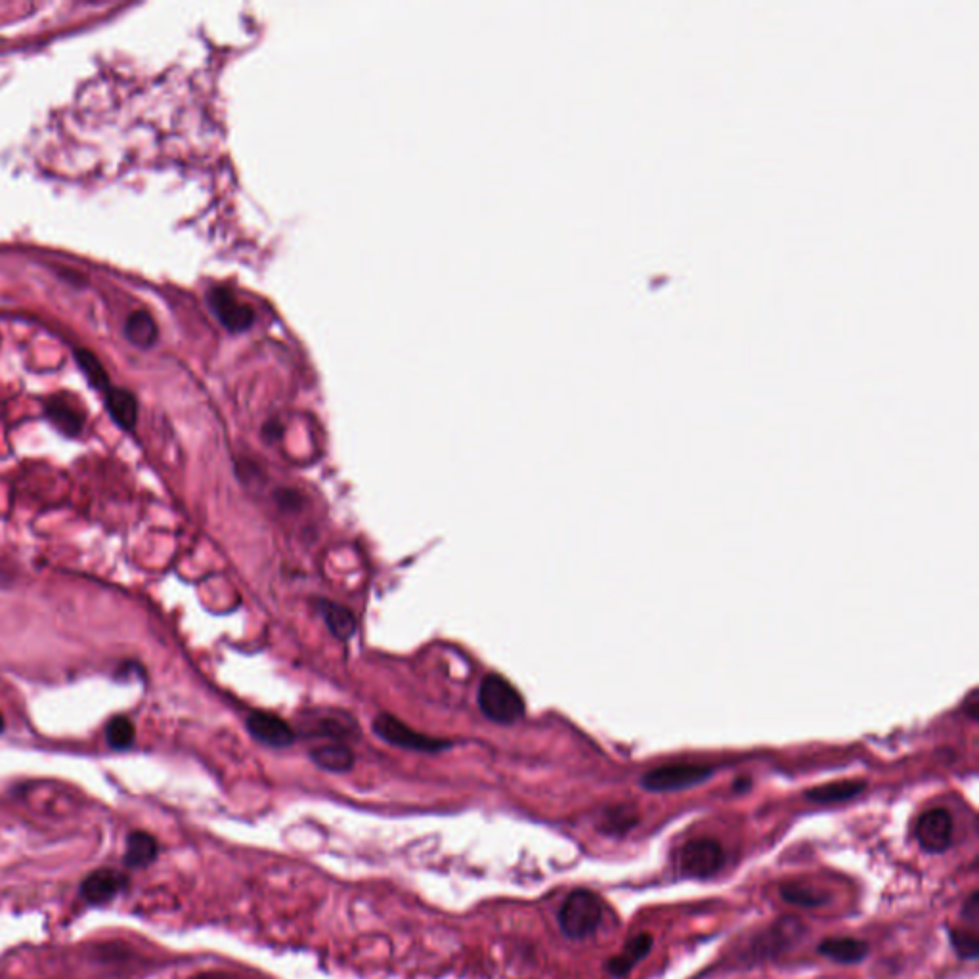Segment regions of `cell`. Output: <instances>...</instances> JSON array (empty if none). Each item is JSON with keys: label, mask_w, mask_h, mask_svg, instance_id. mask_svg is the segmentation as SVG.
I'll list each match as a JSON object with an SVG mask.
<instances>
[{"label": "cell", "mask_w": 979, "mask_h": 979, "mask_svg": "<svg viewBox=\"0 0 979 979\" xmlns=\"http://www.w3.org/2000/svg\"><path fill=\"white\" fill-rule=\"evenodd\" d=\"M480 712L501 725H511L524 716L523 697L503 675L488 674L479 687Z\"/></svg>", "instance_id": "6da1fadb"}, {"label": "cell", "mask_w": 979, "mask_h": 979, "mask_svg": "<svg viewBox=\"0 0 979 979\" xmlns=\"http://www.w3.org/2000/svg\"><path fill=\"white\" fill-rule=\"evenodd\" d=\"M603 920V903L589 890H574L559 911V926L568 939H586L597 932Z\"/></svg>", "instance_id": "7a4b0ae2"}, {"label": "cell", "mask_w": 979, "mask_h": 979, "mask_svg": "<svg viewBox=\"0 0 979 979\" xmlns=\"http://www.w3.org/2000/svg\"><path fill=\"white\" fill-rule=\"evenodd\" d=\"M714 775V767L704 763H670L651 769L641 786L649 792H677L706 783Z\"/></svg>", "instance_id": "3957f363"}, {"label": "cell", "mask_w": 979, "mask_h": 979, "mask_svg": "<svg viewBox=\"0 0 979 979\" xmlns=\"http://www.w3.org/2000/svg\"><path fill=\"white\" fill-rule=\"evenodd\" d=\"M373 731L392 746L404 748V750H414V752H425V754H435L442 752L452 746L450 740L435 739L423 733H417L410 725L404 721L394 718L391 714H379L373 721Z\"/></svg>", "instance_id": "277c9868"}, {"label": "cell", "mask_w": 979, "mask_h": 979, "mask_svg": "<svg viewBox=\"0 0 979 979\" xmlns=\"http://www.w3.org/2000/svg\"><path fill=\"white\" fill-rule=\"evenodd\" d=\"M725 865V851L714 838H697L679 851V871L683 876L706 880L716 876Z\"/></svg>", "instance_id": "5b68a950"}, {"label": "cell", "mask_w": 979, "mask_h": 979, "mask_svg": "<svg viewBox=\"0 0 979 979\" xmlns=\"http://www.w3.org/2000/svg\"><path fill=\"white\" fill-rule=\"evenodd\" d=\"M918 846L926 853H943L953 842V817L947 809L936 807L924 811L914 827Z\"/></svg>", "instance_id": "8992f818"}, {"label": "cell", "mask_w": 979, "mask_h": 979, "mask_svg": "<svg viewBox=\"0 0 979 979\" xmlns=\"http://www.w3.org/2000/svg\"><path fill=\"white\" fill-rule=\"evenodd\" d=\"M209 305L217 314L220 324L234 333L245 331L255 320L253 308L241 303L240 299L226 287H215L209 291Z\"/></svg>", "instance_id": "52a82bcc"}, {"label": "cell", "mask_w": 979, "mask_h": 979, "mask_svg": "<svg viewBox=\"0 0 979 979\" xmlns=\"http://www.w3.org/2000/svg\"><path fill=\"white\" fill-rule=\"evenodd\" d=\"M129 886V878L115 869L90 872L81 884V897L88 905H106Z\"/></svg>", "instance_id": "ba28073f"}, {"label": "cell", "mask_w": 979, "mask_h": 979, "mask_svg": "<svg viewBox=\"0 0 979 979\" xmlns=\"http://www.w3.org/2000/svg\"><path fill=\"white\" fill-rule=\"evenodd\" d=\"M245 723H247V731L251 733L253 739L259 740L262 744H268L272 748L291 746L297 739L293 727L276 714L253 712Z\"/></svg>", "instance_id": "9c48e42d"}, {"label": "cell", "mask_w": 979, "mask_h": 979, "mask_svg": "<svg viewBox=\"0 0 979 979\" xmlns=\"http://www.w3.org/2000/svg\"><path fill=\"white\" fill-rule=\"evenodd\" d=\"M44 415L62 435L69 438L81 435L87 423V415L83 412V408L66 396L50 398L44 406Z\"/></svg>", "instance_id": "30bf717a"}, {"label": "cell", "mask_w": 979, "mask_h": 979, "mask_svg": "<svg viewBox=\"0 0 979 979\" xmlns=\"http://www.w3.org/2000/svg\"><path fill=\"white\" fill-rule=\"evenodd\" d=\"M819 955L830 958L836 964H859L869 957L871 947L867 941L857 937H828L817 947Z\"/></svg>", "instance_id": "8fae6325"}, {"label": "cell", "mask_w": 979, "mask_h": 979, "mask_svg": "<svg viewBox=\"0 0 979 979\" xmlns=\"http://www.w3.org/2000/svg\"><path fill=\"white\" fill-rule=\"evenodd\" d=\"M654 939L651 934L643 932L630 939L624 947V951L618 957L610 958L607 962V972L612 978L622 979L630 976L631 970L635 968L637 962H641L653 949Z\"/></svg>", "instance_id": "7c38bea8"}, {"label": "cell", "mask_w": 979, "mask_h": 979, "mask_svg": "<svg viewBox=\"0 0 979 979\" xmlns=\"http://www.w3.org/2000/svg\"><path fill=\"white\" fill-rule=\"evenodd\" d=\"M805 928L798 922L794 920L792 916H788L783 922L775 924L769 932H765V936L760 939L762 943L756 945V953H760V957H771V955H779L786 951V947H790L794 941L798 943L800 936L804 934Z\"/></svg>", "instance_id": "4fadbf2b"}, {"label": "cell", "mask_w": 979, "mask_h": 979, "mask_svg": "<svg viewBox=\"0 0 979 979\" xmlns=\"http://www.w3.org/2000/svg\"><path fill=\"white\" fill-rule=\"evenodd\" d=\"M106 410L119 429L127 433L134 431L138 421V402L131 391L109 387V391L106 392Z\"/></svg>", "instance_id": "5bb4252c"}, {"label": "cell", "mask_w": 979, "mask_h": 979, "mask_svg": "<svg viewBox=\"0 0 979 979\" xmlns=\"http://www.w3.org/2000/svg\"><path fill=\"white\" fill-rule=\"evenodd\" d=\"M159 846L152 834L134 830L127 836V848H125V865L131 869H144L152 865L157 859Z\"/></svg>", "instance_id": "9a60e30c"}, {"label": "cell", "mask_w": 979, "mask_h": 979, "mask_svg": "<svg viewBox=\"0 0 979 979\" xmlns=\"http://www.w3.org/2000/svg\"><path fill=\"white\" fill-rule=\"evenodd\" d=\"M312 762L331 773H345L354 765V754L345 742H329L312 750Z\"/></svg>", "instance_id": "2e32d148"}, {"label": "cell", "mask_w": 979, "mask_h": 979, "mask_svg": "<svg viewBox=\"0 0 979 979\" xmlns=\"http://www.w3.org/2000/svg\"><path fill=\"white\" fill-rule=\"evenodd\" d=\"M318 610H320L327 628L337 639H350L358 628L354 614L339 603L322 599V601H318Z\"/></svg>", "instance_id": "e0dca14e"}, {"label": "cell", "mask_w": 979, "mask_h": 979, "mask_svg": "<svg viewBox=\"0 0 979 979\" xmlns=\"http://www.w3.org/2000/svg\"><path fill=\"white\" fill-rule=\"evenodd\" d=\"M865 790L863 781H838V783L823 784L805 792V798L815 804H838L859 796Z\"/></svg>", "instance_id": "ac0fdd59"}, {"label": "cell", "mask_w": 979, "mask_h": 979, "mask_svg": "<svg viewBox=\"0 0 979 979\" xmlns=\"http://www.w3.org/2000/svg\"><path fill=\"white\" fill-rule=\"evenodd\" d=\"M157 324L146 310H136L125 322V335L132 345L140 349H150L157 341Z\"/></svg>", "instance_id": "d6986e66"}, {"label": "cell", "mask_w": 979, "mask_h": 979, "mask_svg": "<svg viewBox=\"0 0 979 979\" xmlns=\"http://www.w3.org/2000/svg\"><path fill=\"white\" fill-rule=\"evenodd\" d=\"M75 362L87 377L88 385L96 391H109V375L94 352L87 349L75 350Z\"/></svg>", "instance_id": "ffe728a7"}, {"label": "cell", "mask_w": 979, "mask_h": 979, "mask_svg": "<svg viewBox=\"0 0 979 979\" xmlns=\"http://www.w3.org/2000/svg\"><path fill=\"white\" fill-rule=\"evenodd\" d=\"M781 897L786 903L805 907V909L825 907L832 899L830 893L821 892L819 888H809V886H784L781 890Z\"/></svg>", "instance_id": "44dd1931"}, {"label": "cell", "mask_w": 979, "mask_h": 979, "mask_svg": "<svg viewBox=\"0 0 979 979\" xmlns=\"http://www.w3.org/2000/svg\"><path fill=\"white\" fill-rule=\"evenodd\" d=\"M106 740L111 750H129L136 740L134 723L127 716H113L106 725Z\"/></svg>", "instance_id": "7402d4cb"}, {"label": "cell", "mask_w": 979, "mask_h": 979, "mask_svg": "<svg viewBox=\"0 0 979 979\" xmlns=\"http://www.w3.org/2000/svg\"><path fill=\"white\" fill-rule=\"evenodd\" d=\"M949 939H951V945H953L958 957L964 958V960H974V958L979 957L978 934L958 930V928H949Z\"/></svg>", "instance_id": "603a6c76"}, {"label": "cell", "mask_w": 979, "mask_h": 979, "mask_svg": "<svg viewBox=\"0 0 979 979\" xmlns=\"http://www.w3.org/2000/svg\"><path fill=\"white\" fill-rule=\"evenodd\" d=\"M635 825H637V819L631 817L630 811L620 809V807H614V809H610L609 813H607V819L601 825V830L605 834H610V836H620V834L631 830Z\"/></svg>", "instance_id": "cb8c5ba5"}, {"label": "cell", "mask_w": 979, "mask_h": 979, "mask_svg": "<svg viewBox=\"0 0 979 979\" xmlns=\"http://www.w3.org/2000/svg\"><path fill=\"white\" fill-rule=\"evenodd\" d=\"M960 916H962V918H964V920H966V922H968V924H970L972 928H978L979 926V893L978 892H974L972 893V895H970V897H968V901H966V903H964V907H962V913H960Z\"/></svg>", "instance_id": "d4e9b609"}, {"label": "cell", "mask_w": 979, "mask_h": 979, "mask_svg": "<svg viewBox=\"0 0 979 979\" xmlns=\"http://www.w3.org/2000/svg\"><path fill=\"white\" fill-rule=\"evenodd\" d=\"M276 501L280 503L282 509H299L303 503V498L295 490H280V492H276Z\"/></svg>", "instance_id": "484cf974"}, {"label": "cell", "mask_w": 979, "mask_h": 979, "mask_svg": "<svg viewBox=\"0 0 979 979\" xmlns=\"http://www.w3.org/2000/svg\"><path fill=\"white\" fill-rule=\"evenodd\" d=\"M4 727H6V721H4V716L0 714V733L4 731Z\"/></svg>", "instance_id": "4316f807"}]
</instances>
